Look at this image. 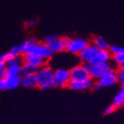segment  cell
<instances>
[{"label":"cell","instance_id":"9c48e42d","mask_svg":"<svg viewBox=\"0 0 124 124\" xmlns=\"http://www.w3.org/2000/svg\"><path fill=\"white\" fill-rule=\"evenodd\" d=\"M94 81L93 79H88L85 81H76V80H70L69 83L68 87L70 89L75 91H83L87 89H92Z\"/></svg>","mask_w":124,"mask_h":124},{"label":"cell","instance_id":"9a60e30c","mask_svg":"<svg viewBox=\"0 0 124 124\" xmlns=\"http://www.w3.org/2000/svg\"><path fill=\"white\" fill-rule=\"evenodd\" d=\"M113 104L117 108L124 106V88H122L115 95L114 99H113Z\"/></svg>","mask_w":124,"mask_h":124},{"label":"cell","instance_id":"d4e9b609","mask_svg":"<svg viewBox=\"0 0 124 124\" xmlns=\"http://www.w3.org/2000/svg\"><path fill=\"white\" fill-rule=\"evenodd\" d=\"M60 40H61V43H62V46H63V48H64V50H66L67 47H68V45H69V43L70 41V38L69 37H60Z\"/></svg>","mask_w":124,"mask_h":124},{"label":"cell","instance_id":"7402d4cb","mask_svg":"<svg viewBox=\"0 0 124 124\" xmlns=\"http://www.w3.org/2000/svg\"><path fill=\"white\" fill-rule=\"evenodd\" d=\"M116 75H117V83L122 85V88H124V70L118 69V70H116Z\"/></svg>","mask_w":124,"mask_h":124},{"label":"cell","instance_id":"ba28073f","mask_svg":"<svg viewBox=\"0 0 124 124\" xmlns=\"http://www.w3.org/2000/svg\"><path fill=\"white\" fill-rule=\"evenodd\" d=\"M22 56H23V63L28 64L30 66L35 67L37 69L44 66L47 62V61L44 60V58L40 57V56L32 53H24Z\"/></svg>","mask_w":124,"mask_h":124},{"label":"cell","instance_id":"ffe728a7","mask_svg":"<svg viewBox=\"0 0 124 124\" xmlns=\"http://www.w3.org/2000/svg\"><path fill=\"white\" fill-rule=\"evenodd\" d=\"M23 64V56H11L6 62V65H17V66H22Z\"/></svg>","mask_w":124,"mask_h":124},{"label":"cell","instance_id":"8992f818","mask_svg":"<svg viewBox=\"0 0 124 124\" xmlns=\"http://www.w3.org/2000/svg\"><path fill=\"white\" fill-rule=\"evenodd\" d=\"M98 82L101 83V87H112L117 83V75L116 70L114 68L108 69L104 70L98 79Z\"/></svg>","mask_w":124,"mask_h":124},{"label":"cell","instance_id":"4316f807","mask_svg":"<svg viewBox=\"0 0 124 124\" xmlns=\"http://www.w3.org/2000/svg\"><path fill=\"white\" fill-rule=\"evenodd\" d=\"M6 68V62L0 60V77H4Z\"/></svg>","mask_w":124,"mask_h":124},{"label":"cell","instance_id":"4fadbf2b","mask_svg":"<svg viewBox=\"0 0 124 124\" xmlns=\"http://www.w3.org/2000/svg\"><path fill=\"white\" fill-rule=\"evenodd\" d=\"M86 67H87L89 77L93 80H98L103 72V70L96 64H86Z\"/></svg>","mask_w":124,"mask_h":124},{"label":"cell","instance_id":"277c9868","mask_svg":"<svg viewBox=\"0 0 124 124\" xmlns=\"http://www.w3.org/2000/svg\"><path fill=\"white\" fill-rule=\"evenodd\" d=\"M88 44H89V42L84 38L74 37V38H70V41L69 43V45L67 47L66 50L70 54L78 56L79 54L87 47Z\"/></svg>","mask_w":124,"mask_h":124},{"label":"cell","instance_id":"2e32d148","mask_svg":"<svg viewBox=\"0 0 124 124\" xmlns=\"http://www.w3.org/2000/svg\"><path fill=\"white\" fill-rule=\"evenodd\" d=\"M37 42H38V41H37L36 38H29V39L25 40L23 43H22V44L19 45L20 46L21 50H22V53L23 54L28 53L29 50L31 49V47H32Z\"/></svg>","mask_w":124,"mask_h":124},{"label":"cell","instance_id":"4dcf8cb0","mask_svg":"<svg viewBox=\"0 0 124 124\" xmlns=\"http://www.w3.org/2000/svg\"><path fill=\"white\" fill-rule=\"evenodd\" d=\"M4 89V77H0V90Z\"/></svg>","mask_w":124,"mask_h":124},{"label":"cell","instance_id":"7a4b0ae2","mask_svg":"<svg viewBox=\"0 0 124 124\" xmlns=\"http://www.w3.org/2000/svg\"><path fill=\"white\" fill-rule=\"evenodd\" d=\"M53 70L49 65L45 64L44 66L37 69L35 73L36 81H37V87L40 89L45 90L50 89L53 85Z\"/></svg>","mask_w":124,"mask_h":124},{"label":"cell","instance_id":"83f0119b","mask_svg":"<svg viewBox=\"0 0 124 124\" xmlns=\"http://www.w3.org/2000/svg\"><path fill=\"white\" fill-rule=\"evenodd\" d=\"M10 57H11V56H10V54H9L8 52H6V53L2 54V55L0 56V60H1V61H4V62H6Z\"/></svg>","mask_w":124,"mask_h":124},{"label":"cell","instance_id":"f1b7e54d","mask_svg":"<svg viewBox=\"0 0 124 124\" xmlns=\"http://www.w3.org/2000/svg\"><path fill=\"white\" fill-rule=\"evenodd\" d=\"M56 37H57V36H56V35H54V34L46 35L45 37H44V43H47V42H49V41H51V40H53L54 38H56Z\"/></svg>","mask_w":124,"mask_h":124},{"label":"cell","instance_id":"3957f363","mask_svg":"<svg viewBox=\"0 0 124 124\" xmlns=\"http://www.w3.org/2000/svg\"><path fill=\"white\" fill-rule=\"evenodd\" d=\"M70 82V70L65 68L56 69L53 71V85L56 88L68 87Z\"/></svg>","mask_w":124,"mask_h":124},{"label":"cell","instance_id":"44dd1931","mask_svg":"<svg viewBox=\"0 0 124 124\" xmlns=\"http://www.w3.org/2000/svg\"><path fill=\"white\" fill-rule=\"evenodd\" d=\"M8 53L10 54V56H22V50L20 49V46L19 45H15L13 47H11L10 50L8 51Z\"/></svg>","mask_w":124,"mask_h":124},{"label":"cell","instance_id":"ac0fdd59","mask_svg":"<svg viewBox=\"0 0 124 124\" xmlns=\"http://www.w3.org/2000/svg\"><path fill=\"white\" fill-rule=\"evenodd\" d=\"M37 69L35 68V67L30 66L28 64L23 63L20 70V77H22V76H27V75H34L37 72Z\"/></svg>","mask_w":124,"mask_h":124},{"label":"cell","instance_id":"603a6c76","mask_svg":"<svg viewBox=\"0 0 124 124\" xmlns=\"http://www.w3.org/2000/svg\"><path fill=\"white\" fill-rule=\"evenodd\" d=\"M111 55H116V54H120V53H124V47H121V46H116L113 45L110 46L109 50Z\"/></svg>","mask_w":124,"mask_h":124},{"label":"cell","instance_id":"7c38bea8","mask_svg":"<svg viewBox=\"0 0 124 124\" xmlns=\"http://www.w3.org/2000/svg\"><path fill=\"white\" fill-rule=\"evenodd\" d=\"M20 85H22L24 88H29V89L37 87V81H36L35 74L22 76L20 79Z\"/></svg>","mask_w":124,"mask_h":124},{"label":"cell","instance_id":"52a82bcc","mask_svg":"<svg viewBox=\"0 0 124 124\" xmlns=\"http://www.w3.org/2000/svg\"><path fill=\"white\" fill-rule=\"evenodd\" d=\"M70 80L85 81L90 78L86 64L84 63L77 64L73 66L70 70Z\"/></svg>","mask_w":124,"mask_h":124},{"label":"cell","instance_id":"e0dca14e","mask_svg":"<svg viewBox=\"0 0 124 124\" xmlns=\"http://www.w3.org/2000/svg\"><path fill=\"white\" fill-rule=\"evenodd\" d=\"M22 66H17V65H6L5 68V72L4 75L7 76H20V70Z\"/></svg>","mask_w":124,"mask_h":124},{"label":"cell","instance_id":"d6986e66","mask_svg":"<svg viewBox=\"0 0 124 124\" xmlns=\"http://www.w3.org/2000/svg\"><path fill=\"white\" fill-rule=\"evenodd\" d=\"M111 59L115 64H116L118 68L122 65H124V53L116 54V55H112Z\"/></svg>","mask_w":124,"mask_h":124},{"label":"cell","instance_id":"f546056e","mask_svg":"<svg viewBox=\"0 0 124 124\" xmlns=\"http://www.w3.org/2000/svg\"><path fill=\"white\" fill-rule=\"evenodd\" d=\"M101 83L98 82V80H96L95 82H94L93 83V86H92V89H95V90H98V89H101Z\"/></svg>","mask_w":124,"mask_h":124},{"label":"cell","instance_id":"8fae6325","mask_svg":"<svg viewBox=\"0 0 124 124\" xmlns=\"http://www.w3.org/2000/svg\"><path fill=\"white\" fill-rule=\"evenodd\" d=\"M47 44V46L49 47V49L50 50V51L52 53H60V52H62L64 50L63 46H62V43H61L60 37H56L54 38L51 41H49L47 43H45Z\"/></svg>","mask_w":124,"mask_h":124},{"label":"cell","instance_id":"cb8c5ba5","mask_svg":"<svg viewBox=\"0 0 124 124\" xmlns=\"http://www.w3.org/2000/svg\"><path fill=\"white\" fill-rule=\"evenodd\" d=\"M116 108H117L113 103L110 104V105H108L105 108V110H104V115H111L112 113H114V112L116 111Z\"/></svg>","mask_w":124,"mask_h":124},{"label":"cell","instance_id":"5bb4252c","mask_svg":"<svg viewBox=\"0 0 124 124\" xmlns=\"http://www.w3.org/2000/svg\"><path fill=\"white\" fill-rule=\"evenodd\" d=\"M92 44L95 46V47L99 49L100 50H109L110 44H108V42L102 37H94L93 41H92Z\"/></svg>","mask_w":124,"mask_h":124},{"label":"cell","instance_id":"484cf974","mask_svg":"<svg viewBox=\"0 0 124 124\" xmlns=\"http://www.w3.org/2000/svg\"><path fill=\"white\" fill-rule=\"evenodd\" d=\"M37 23V19H31V20L27 21L25 23V27L26 28H32V27L36 26V24Z\"/></svg>","mask_w":124,"mask_h":124},{"label":"cell","instance_id":"5b68a950","mask_svg":"<svg viewBox=\"0 0 124 124\" xmlns=\"http://www.w3.org/2000/svg\"><path fill=\"white\" fill-rule=\"evenodd\" d=\"M28 53H32L35 54L37 56H40V57L44 58V60L49 61L50 58H52L54 54L50 51V50L49 49V47L47 46V44L45 43H40V42H37L34 44L31 49L29 50Z\"/></svg>","mask_w":124,"mask_h":124},{"label":"cell","instance_id":"30bf717a","mask_svg":"<svg viewBox=\"0 0 124 124\" xmlns=\"http://www.w3.org/2000/svg\"><path fill=\"white\" fill-rule=\"evenodd\" d=\"M4 89L11 90L16 88H17L20 85V79L21 77L19 75L17 76H7L4 75Z\"/></svg>","mask_w":124,"mask_h":124},{"label":"cell","instance_id":"1f68e13d","mask_svg":"<svg viewBox=\"0 0 124 124\" xmlns=\"http://www.w3.org/2000/svg\"><path fill=\"white\" fill-rule=\"evenodd\" d=\"M119 69H122V70H124V65H122V66L119 67Z\"/></svg>","mask_w":124,"mask_h":124},{"label":"cell","instance_id":"6da1fadb","mask_svg":"<svg viewBox=\"0 0 124 124\" xmlns=\"http://www.w3.org/2000/svg\"><path fill=\"white\" fill-rule=\"evenodd\" d=\"M111 54L108 50H100L93 44H88L83 51L78 55V57L84 64H96L101 62L111 60Z\"/></svg>","mask_w":124,"mask_h":124}]
</instances>
